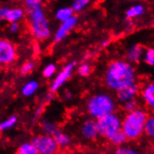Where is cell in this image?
<instances>
[{"mask_svg": "<svg viewBox=\"0 0 154 154\" xmlns=\"http://www.w3.org/2000/svg\"><path fill=\"white\" fill-rule=\"evenodd\" d=\"M141 98L146 106L149 107V109L154 107V82L149 83L143 88L141 91Z\"/></svg>", "mask_w": 154, "mask_h": 154, "instance_id": "cell-15", "label": "cell"}, {"mask_svg": "<svg viewBox=\"0 0 154 154\" xmlns=\"http://www.w3.org/2000/svg\"><path fill=\"white\" fill-rule=\"evenodd\" d=\"M18 123V116L13 114L8 117L7 119L3 120L0 122V133H4L6 131H8L12 129Z\"/></svg>", "mask_w": 154, "mask_h": 154, "instance_id": "cell-21", "label": "cell"}, {"mask_svg": "<svg viewBox=\"0 0 154 154\" xmlns=\"http://www.w3.org/2000/svg\"><path fill=\"white\" fill-rule=\"evenodd\" d=\"M142 154H154L153 152H150V151H146V152H144Z\"/></svg>", "mask_w": 154, "mask_h": 154, "instance_id": "cell-36", "label": "cell"}, {"mask_svg": "<svg viewBox=\"0 0 154 154\" xmlns=\"http://www.w3.org/2000/svg\"><path fill=\"white\" fill-rule=\"evenodd\" d=\"M22 3L25 11L35 8L43 7V0H22Z\"/></svg>", "mask_w": 154, "mask_h": 154, "instance_id": "cell-26", "label": "cell"}, {"mask_svg": "<svg viewBox=\"0 0 154 154\" xmlns=\"http://www.w3.org/2000/svg\"><path fill=\"white\" fill-rule=\"evenodd\" d=\"M16 154H39L32 141L23 142L17 149Z\"/></svg>", "mask_w": 154, "mask_h": 154, "instance_id": "cell-20", "label": "cell"}, {"mask_svg": "<svg viewBox=\"0 0 154 154\" xmlns=\"http://www.w3.org/2000/svg\"><path fill=\"white\" fill-rule=\"evenodd\" d=\"M107 140L110 143L111 146L116 147V148L122 147L128 142V138H127V137H126V134L122 132V130L114 134L112 137H110Z\"/></svg>", "mask_w": 154, "mask_h": 154, "instance_id": "cell-18", "label": "cell"}, {"mask_svg": "<svg viewBox=\"0 0 154 154\" xmlns=\"http://www.w3.org/2000/svg\"><path fill=\"white\" fill-rule=\"evenodd\" d=\"M122 119L116 112L105 115L96 120L97 129L100 137L108 139L117 132L122 130Z\"/></svg>", "mask_w": 154, "mask_h": 154, "instance_id": "cell-5", "label": "cell"}, {"mask_svg": "<svg viewBox=\"0 0 154 154\" xmlns=\"http://www.w3.org/2000/svg\"><path fill=\"white\" fill-rule=\"evenodd\" d=\"M43 110H44V104H40L37 108H35V113L33 115V122H37L38 120H39V118L41 117L42 113H43Z\"/></svg>", "mask_w": 154, "mask_h": 154, "instance_id": "cell-33", "label": "cell"}, {"mask_svg": "<svg viewBox=\"0 0 154 154\" xmlns=\"http://www.w3.org/2000/svg\"><path fill=\"white\" fill-rule=\"evenodd\" d=\"M138 107H139V105H138V102L135 98L122 104V108L126 113L131 112L134 109H137V108H138Z\"/></svg>", "mask_w": 154, "mask_h": 154, "instance_id": "cell-29", "label": "cell"}, {"mask_svg": "<svg viewBox=\"0 0 154 154\" xmlns=\"http://www.w3.org/2000/svg\"><path fill=\"white\" fill-rule=\"evenodd\" d=\"M143 60L147 65L154 67V48L146 49L145 53H144Z\"/></svg>", "mask_w": 154, "mask_h": 154, "instance_id": "cell-27", "label": "cell"}, {"mask_svg": "<svg viewBox=\"0 0 154 154\" xmlns=\"http://www.w3.org/2000/svg\"><path fill=\"white\" fill-rule=\"evenodd\" d=\"M38 89H39V82L38 80L35 79L27 80L21 88V94L25 98H29L37 94Z\"/></svg>", "mask_w": 154, "mask_h": 154, "instance_id": "cell-16", "label": "cell"}, {"mask_svg": "<svg viewBox=\"0 0 154 154\" xmlns=\"http://www.w3.org/2000/svg\"><path fill=\"white\" fill-rule=\"evenodd\" d=\"M145 48L141 44H135L133 47H131L127 52V59L129 62L134 63V64H137L139 63L143 57L145 53Z\"/></svg>", "mask_w": 154, "mask_h": 154, "instance_id": "cell-14", "label": "cell"}, {"mask_svg": "<svg viewBox=\"0 0 154 154\" xmlns=\"http://www.w3.org/2000/svg\"><path fill=\"white\" fill-rule=\"evenodd\" d=\"M146 137L154 142V115H149V119L146 122V126H145V134Z\"/></svg>", "mask_w": 154, "mask_h": 154, "instance_id": "cell-23", "label": "cell"}, {"mask_svg": "<svg viewBox=\"0 0 154 154\" xmlns=\"http://www.w3.org/2000/svg\"><path fill=\"white\" fill-rule=\"evenodd\" d=\"M77 23H78V18L76 16L71 17L70 19L61 23L60 26L58 27V29L56 30L55 33H54L53 42L59 43L62 40H64L68 35V34L75 28Z\"/></svg>", "mask_w": 154, "mask_h": 154, "instance_id": "cell-10", "label": "cell"}, {"mask_svg": "<svg viewBox=\"0 0 154 154\" xmlns=\"http://www.w3.org/2000/svg\"><path fill=\"white\" fill-rule=\"evenodd\" d=\"M19 57L17 45L10 38L0 37V67L15 64Z\"/></svg>", "mask_w": 154, "mask_h": 154, "instance_id": "cell-6", "label": "cell"}, {"mask_svg": "<svg viewBox=\"0 0 154 154\" xmlns=\"http://www.w3.org/2000/svg\"><path fill=\"white\" fill-rule=\"evenodd\" d=\"M26 18V11L23 7L13 6L8 7L7 12L6 22L7 23H21Z\"/></svg>", "mask_w": 154, "mask_h": 154, "instance_id": "cell-12", "label": "cell"}, {"mask_svg": "<svg viewBox=\"0 0 154 154\" xmlns=\"http://www.w3.org/2000/svg\"><path fill=\"white\" fill-rule=\"evenodd\" d=\"M150 111H151V113H152V115H154V107H152L151 109H149Z\"/></svg>", "mask_w": 154, "mask_h": 154, "instance_id": "cell-37", "label": "cell"}, {"mask_svg": "<svg viewBox=\"0 0 154 154\" xmlns=\"http://www.w3.org/2000/svg\"><path fill=\"white\" fill-rule=\"evenodd\" d=\"M35 62L33 61V60H28L24 62L23 64L20 67V74L23 76V77H26L30 75L32 72L35 70Z\"/></svg>", "mask_w": 154, "mask_h": 154, "instance_id": "cell-24", "label": "cell"}, {"mask_svg": "<svg viewBox=\"0 0 154 154\" xmlns=\"http://www.w3.org/2000/svg\"><path fill=\"white\" fill-rule=\"evenodd\" d=\"M26 21L32 38L39 42L51 37V23L44 11V6L26 11Z\"/></svg>", "mask_w": 154, "mask_h": 154, "instance_id": "cell-2", "label": "cell"}, {"mask_svg": "<svg viewBox=\"0 0 154 154\" xmlns=\"http://www.w3.org/2000/svg\"><path fill=\"white\" fill-rule=\"evenodd\" d=\"M53 137L55 138L58 146L60 147L61 149H69L72 146V144H73V138H72L71 135L66 131L61 130L60 128L53 134Z\"/></svg>", "mask_w": 154, "mask_h": 154, "instance_id": "cell-13", "label": "cell"}, {"mask_svg": "<svg viewBox=\"0 0 154 154\" xmlns=\"http://www.w3.org/2000/svg\"><path fill=\"white\" fill-rule=\"evenodd\" d=\"M91 2V0H74L72 3L71 8H73L75 12H79Z\"/></svg>", "mask_w": 154, "mask_h": 154, "instance_id": "cell-30", "label": "cell"}, {"mask_svg": "<svg viewBox=\"0 0 154 154\" xmlns=\"http://www.w3.org/2000/svg\"><path fill=\"white\" fill-rule=\"evenodd\" d=\"M137 74L129 62L117 60L107 66L105 74L106 86L114 91L121 90L135 82Z\"/></svg>", "mask_w": 154, "mask_h": 154, "instance_id": "cell-1", "label": "cell"}, {"mask_svg": "<svg viewBox=\"0 0 154 154\" xmlns=\"http://www.w3.org/2000/svg\"><path fill=\"white\" fill-rule=\"evenodd\" d=\"M74 10L71 7H65L61 8L56 11L55 13V18L56 20L59 21L60 23L65 22L68 19H70L71 17L74 16Z\"/></svg>", "mask_w": 154, "mask_h": 154, "instance_id": "cell-19", "label": "cell"}, {"mask_svg": "<svg viewBox=\"0 0 154 154\" xmlns=\"http://www.w3.org/2000/svg\"><path fill=\"white\" fill-rule=\"evenodd\" d=\"M112 154H141L137 149L128 146V145H123L122 147H118L114 149Z\"/></svg>", "mask_w": 154, "mask_h": 154, "instance_id": "cell-25", "label": "cell"}, {"mask_svg": "<svg viewBox=\"0 0 154 154\" xmlns=\"http://www.w3.org/2000/svg\"><path fill=\"white\" fill-rule=\"evenodd\" d=\"M71 97H72V94H71L70 93L66 92V93L65 94V98H66V99H67V100H69V99H71Z\"/></svg>", "mask_w": 154, "mask_h": 154, "instance_id": "cell-35", "label": "cell"}, {"mask_svg": "<svg viewBox=\"0 0 154 154\" xmlns=\"http://www.w3.org/2000/svg\"><path fill=\"white\" fill-rule=\"evenodd\" d=\"M140 87L137 83H133L127 87H124L121 90L116 91V96L118 101L121 103H125L132 99H134L139 94Z\"/></svg>", "mask_w": 154, "mask_h": 154, "instance_id": "cell-11", "label": "cell"}, {"mask_svg": "<svg viewBox=\"0 0 154 154\" xmlns=\"http://www.w3.org/2000/svg\"><path fill=\"white\" fill-rule=\"evenodd\" d=\"M116 107L114 98L106 94H94L91 96L86 103L87 113L94 120L115 112Z\"/></svg>", "mask_w": 154, "mask_h": 154, "instance_id": "cell-4", "label": "cell"}, {"mask_svg": "<svg viewBox=\"0 0 154 154\" xmlns=\"http://www.w3.org/2000/svg\"><path fill=\"white\" fill-rule=\"evenodd\" d=\"M2 2V0H0V3H1Z\"/></svg>", "mask_w": 154, "mask_h": 154, "instance_id": "cell-38", "label": "cell"}, {"mask_svg": "<svg viewBox=\"0 0 154 154\" xmlns=\"http://www.w3.org/2000/svg\"><path fill=\"white\" fill-rule=\"evenodd\" d=\"M56 73V66L55 64H48L46 66L43 68L42 75L45 79H51L54 76V74Z\"/></svg>", "mask_w": 154, "mask_h": 154, "instance_id": "cell-28", "label": "cell"}, {"mask_svg": "<svg viewBox=\"0 0 154 154\" xmlns=\"http://www.w3.org/2000/svg\"><path fill=\"white\" fill-rule=\"evenodd\" d=\"M31 141L37 148L39 154H58L61 150L53 135L43 133L38 134L34 135Z\"/></svg>", "mask_w": 154, "mask_h": 154, "instance_id": "cell-7", "label": "cell"}, {"mask_svg": "<svg viewBox=\"0 0 154 154\" xmlns=\"http://www.w3.org/2000/svg\"><path fill=\"white\" fill-rule=\"evenodd\" d=\"M21 23H8V31L11 35H16L21 31Z\"/></svg>", "mask_w": 154, "mask_h": 154, "instance_id": "cell-32", "label": "cell"}, {"mask_svg": "<svg viewBox=\"0 0 154 154\" xmlns=\"http://www.w3.org/2000/svg\"><path fill=\"white\" fill-rule=\"evenodd\" d=\"M145 11V8L142 5H135L128 8L127 11H126V18L127 19H134V18H137L141 16Z\"/></svg>", "mask_w": 154, "mask_h": 154, "instance_id": "cell-22", "label": "cell"}, {"mask_svg": "<svg viewBox=\"0 0 154 154\" xmlns=\"http://www.w3.org/2000/svg\"><path fill=\"white\" fill-rule=\"evenodd\" d=\"M149 117V112L140 107L125 114L122 118V130L126 134L128 141H137L143 137Z\"/></svg>", "mask_w": 154, "mask_h": 154, "instance_id": "cell-3", "label": "cell"}, {"mask_svg": "<svg viewBox=\"0 0 154 154\" xmlns=\"http://www.w3.org/2000/svg\"><path fill=\"white\" fill-rule=\"evenodd\" d=\"M8 10V6L0 4V23H2L3 22H6Z\"/></svg>", "mask_w": 154, "mask_h": 154, "instance_id": "cell-34", "label": "cell"}, {"mask_svg": "<svg viewBox=\"0 0 154 154\" xmlns=\"http://www.w3.org/2000/svg\"><path fill=\"white\" fill-rule=\"evenodd\" d=\"M75 66H76V62H73L66 65L65 67H63V69L59 72L58 75L54 78V79L51 81V83L50 85V91L51 93H56L57 91H59L61 87L70 79L72 73H73V69Z\"/></svg>", "mask_w": 154, "mask_h": 154, "instance_id": "cell-9", "label": "cell"}, {"mask_svg": "<svg viewBox=\"0 0 154 154\" xmlns=\"http://www.w3.org/2000/svg\"><path fill=\"white\" fill-rule=\"evenodd\" d=\"M91 72H92V67L87 63L81 64L78 68V73L81 77H88L91 74Z\"/></svg>", "mask_w": 154, "mask_h": 154, "instance_id": "cell-31", "label": "cell"}, {"mask_svg": "<svg viewBox=\"0 0 154 154\" xmlns=\"http://www.w3.org/2000/svg\"><path fill=\"white\" fill-rule=\"evenodd\" d=\"M79 134L82 139H84L87 142H94L97 140L100 137V135H99L98 133L96 120L93 119V118L86 119L80 124Z\"/></svg>", "mask_w": 154, "mask_h": 154, "instance_id": "cell-8", "label": "cell"}, {"mask_svg": "<svg viewBox=\"0 0 154 154\" xmlns=\"http://www.w3.org/2000/svg\"><path fill=\"white\" fill-rule=\"evenodd\" d=\"M59 129V126L56 122H52L49 119H43L40 122V130L43 134L53 135Z\"/></svg>", "mask_w": 154, "mask_h": 154, "instance_id": "cell-17", "label": "cell"}]
</instances>
